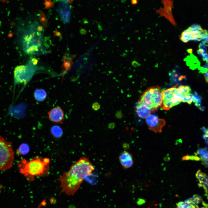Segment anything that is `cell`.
I'll list each match as a JSON object with an SVG mask.
<instances>
[{
  "instance_id": "1",
  "label": "cell",
  "mask_w": 208,
  "mask_h": 208,
  "mask_svg": "<svg viewBox=\"0 0 208 208\" xmlns=\"http://www.w3.org/2000/svg\"><path fill=\"white\" fill-rule=\"evenodd\" d=\"M94 168L86 157H81L73 164L68 171L64 172L58 179L60 181L62 191L68 196L73 195L86 177L90 175Z\"/></svg>"
},
{
  "instance_id": "2",
  "label": "cell",
  "mask_w": 208,
  "mask_h": 208,
  "mask_svg": "<svg viewBox=\"0 0 208 208\" xmlns=\"http://www.w3.org/2000/svg\"><path fill=\"white\" fill-rule=\"evenodd\" d=\"M25 30L22 43L25 52L29 55H40L48 53L45 48L43 38V29L41 26H31Z\"/></svg>"
},
{
  "instance_id": "3",
  "label": "cell",
  "mask_w": 208,
  "mask_h": 208,
  "mask_svg": "<svg viewBox=\"0 0 208 208\" xmlns=\"http://www.w3.org/2000/svg\"><path fill=\"white\" fill-rule=\"evenodd\" d=\"M50 162L48 158L37 156L29 161L25 159L21 160L18 166L20 173L30 182L35 180L36 177H42L49 173Z\"/></svg>"
},
{
  "instance_id": "4",
  "label": "cell",
  "mask_w": 208,
  "mask_h": 208,
  "mask_svg": "<svg viewBox=\"0 0 208 208\" xmlns=\"http://www.w3.org/2000/svg\"><path fill=\"white\" fill-rule=\"evenodd\" d=\"M139 101L147 106L152 112L157 111L162 103V91L157 86L151 87L142 94Z\"/></svg>"
},
{
  "instance_id": "5",
  "label": "cell",
  "mask_w": 208,
  "mask_h": 208,
  "mask_svg": "<svg viewBox=\"0 0 208 208\" xmlns=\"http://www.w3.org/2000/svg\"><path fill=\"white\" fill-rule=\"evenodd\" d=\"M14 158V153L11 143L0 136V171L11 168Z\"/></svg>"
},
{
  "instance_id": "6",
  "label": "cell",
  "mask_w": 208,
  "mask_h": 208,
  "mask_svg": "<svg viewBox=\"0 0 208 208\" xmlns=\"http://www.w3.org/2000/svg\"><path fill=\"white\" fill-rule=\"evenodd\" d=\"M39 69L33 63L31 60L26 65L17 67L14 73V85L26 84Z\"/></svg>"
},
{
  "instance_id": "7",
  "label": "cell",
  "mask_w": 208,
  "mask_h": 208,
  "mask_svg": "<svg viewBox=\"0 0 208 208\" xmlns=\"http://www.w3.org/2000/svg\"><path fill=\"white\" fill-rule=\"evenodd\" d=\"M181 102L182 100L177 86L162 91V103L161 108L168 110Z\"/></svg>"
},
{
  "instance_id": "8",
  "label": "cell",
  "mask_w": 208,
  "mask_h": 208,
  "mask_svg": "<svg viewBox=\"0 0 208 208\" xmlns=\"http://www.w3.org/2000/svg\"><path fill=\"white\" fill-rule=\"evenodd\" d=\"M204 30L198 25L194 24L182 32L180 39L185 43L191 40L200 41L202 39Z\"/></svg>"
},
{
  "instance_id": "9",
  "label": "cell",
  "mask_w": 208,
  "mask_h": 208,
  "mask_svg": "<svg viewBox=\"0 0 208 208\" xmlns=\"http://www.w3.org/2000/svg\"><path fill=\"white\" fill-rule=\"evenodd\" d=\"M146 123L149 129L155 133H160L166 124L164 119L159 118L153 114H150L146 118Z\"/></svg>"
},
{
  "instance_id": "10",
  "label": "cell",
  "mask_w": 208,
  "mask_h": 208,
  "mask_svg": "<svg viewBox=\"0 0 208 208\" xmlns=\"http://www.w3.org/2000/svg\"><path fill=\"white\" fill-rule=\"evenodd\" d=\"M49 119L55 124H62L65 119L64 113L61 108L55 107L51 109L47 113Z\"/></svg>"
},
{
  "instance_id": "11",
  "label": "cell",
  "mask_w": 208,
  "mask_h": 208,
  "mask_svg": "<svg viewBox=\"0 0 208 208\" xmlns=\"http://www.w3.org/2000/svg\"><path fill=\"white\" fill-rule=\"evenodd\" d=\"M119 159L123 168L128 169L133 165V157L131 153L127 151H124L119 155Z\"/></svg>"
},
{
  "instance_id": "12",
  "label": "cell",
  "mask_w": 208,
  "mask_h": 208,
  "mask_svg": "<svg viewBox=\"0 0 208 208\" xmlns=\"http://www.w3.org/2000/svg\"><path fill=\"white\" fill-rule=\"evenodd\" d=\"M136 109L138 116L144 119L146 118L151 112V109L147 106L139 101L137 103Z\"/></svg>"
},
{
  "instance_id": "13",
  "label": "cell",
  "mask_w": 208,
  "mask_h": 208,
  "mask_svg": "<svg viewBox=\"0 0 208 208\" xmlns=\"http://www.w3.org/2000/svg\"><path fill=\"white\" fill-rule=\"evenodd\" d=\"M47 96L46 91L42 88L37 89L34 93L35 99L38 102L44 101L46 98Z\"/></svg>"
},
{
  "instance_id": "14",
  "label": "cell",
  "mask_w": 208,
  "mask_h": 208,
  "mask_svg": "<svg viewBox=\"0 0 208 208\" xmlns=\"http://www.w3.org/2000/svg\"><path fill=\"white\" fill-rule=\"evenodd\" d=\"M51 132L52 135L56 138L60 137L63 133L62 129L57 125H54L51 127Z\"/></svg>"
},
{
  "instance_id": "15",
  "label": "cell",
  "mask_w": 208,
  "mask_h": 208,
  "mask_svg": "<svg viewBox=\"0 0 208 208\" xmlns=\"http://www.w3.org/2000/svg\"><path fill=\"white\" fill-rule=\"evenodd\" d=\"M29 149V147L27 144L23 143L21 144L19 148L16 150V154L18 155H25L28 153Z\"/></svg>"
},
{
  "instance_id": "16",
  "label": "cell",
  "mask_w": 208,
  "mask_h": 208,
  "mask_svg": "<svg viewBox=\"0 0 208 208\" xmlns=\"http://www.w3.org/2000/svg\"><path fill=\"white\" fill-rule=\"evenodd\" d=\"M177 208H191V204H187L184 202L181 201L177 203Z\"/></svg>"
},
{
  "instance_id": "17",
  "label": "cell",
  "mask_w": 208,
  "mask_h": 208,
  "mask_svg": "<svg viewBox=\"0 0 208 208\" xmlns=\"http://www.w3.org/2000/svg\"><path fill=\"white\" fill-rule=\"evenodd\" d=\"M193 202L196 205L200 203L202 201L201 196L198 195H195L191 198Z\"/></svg>"
},
{
  "instance_id": "18",
  "label": "cell",
  "mask_w": 208,
  "mask_h": 208,
  "mask_svg": "<svg viewBox=\"0 0 208 208\" xmlns=\"http://www.w3.org/2000/svg\"><path fill=\"white\" fill-rule=\"evenodd\" d=\"M100 104L97 102H95L94 103L92 106V109L95 111H97L100 108Z\"/></svg>"
},
{
  "instance_id": "19",
  "label": "cell",
  "mask_w": 208,
  "mask_h": 208,
  "mask_svg": "<svg viewBox=\"0 0 208 208\" xmlns=\"http://www.w3.org/2000/svg\"><path fill=\"white\" fill-rule=\"evenodd\" d=\"M204 173L202 172L200 170H198L196 174V178L199 180L203 176Z\"/></svg>"
},
{
  "instance_id": "20",
  "label": "cell",
  "mask_w": 208,
  "mask_h": 208,
  "mask_svg": "<svg viewBox=\"0 0 208 208\" xmlns=\"http://www.w3.org/2000/svg\"><path fill=\"white\" fill-rule=\"evenodd\" d=\"M189 160H194L196 161H199L201 160L200 158L196 155H189Z\"/></svg>"
},
{
  "instance_id": "21",
  "label": "cell",
  "mask_w": 208,
  "mask_h": 208,
  "mask_svg": "<svg viewBox=\"0 0 208 208\" xmlns=\"http://www.w3.org/2000/svg\"><path fill=\"white\" fill-rule=\"evenodd\" d=\"M116 116L117 118L120 119L122 117V114L120 111H118L116 114Z\"/></svg>"
},
{
  "instance_id": "22",
  "label": "cell",
  "mask_w": 208,
  "mask_h": 208,
  "mask_svg": "<svg viewBox=\"0 0 208 208\" xmlns=\"http://www.w3.org/2000/svg\"><path fill=\"white\" fill-rule=\"evenodd\" d=\"M204 77L206 81L208 83V71L204 74Z\"/></svg>"
},
{
  "instance_id": "23",
  "label": "cell",
  "mask_w": 208,
  "mask_h": 208,
  "mask_svg": "<svg viewBox=\"0 0 208 208\" xmlns=\"http://www.w3.org/2000/svg\"><path fill=\"white\" fill-rule=\"evenodd\" d=\"M145 200L143 199H139L138 202V205H142L143 203H145Z\"/></svg>"
},
{
  "instance_id": "24",
  "label": "cell",
  "mask_w": 208,
  "mask_h": 208,
  "mask_svg": "<svg viewBox=\"0 0 208 208\" xmlns=\"http://www.w3.org/2000/svg\"><path fill=\"white\" fill-rule=\"evenodd\" d=\"M132 65L135 67H137L138 66L139 64L135 61H133L132 62Z\"/></svg>"
},
{
  "instance_id": "25",
  "label": "cell",
  "mask_w": 208,
  "mask_h": 208,
  "mask_svg": "<svg viewBox=\"0 0 208 208\" xmlns=\"http://www.w3.org/2000/svg\"><path fill=\"white\" fill-rule=\"evenodd\" d=\"M115 124L114 122H112L110 123L109 125V127H113L115 126Z\"/></svg>"
},
{
  "instance_id": "26",
  "label": "cell",
  "mask_w": 208,
  "mask_h": 208,
  "mask_svg": "<svg viewBox=\"0 0 208 208\" xmlns=\"http://www.w3.org/2000/svg\"><path fill=\"white\" fill-rule=\"evenodd\" d=\"M67 1L70 3L72 2L74 0H66Z\"/></svg>"
},
{
  "instance_id": "27",
  "label": "cell",
  "mask_w": 208,
  "mask_h": 208,
  "mask_svg": "<svg viewBox=\"0 0 208 208\" xmlns=\"http://www.w3.org/2000/svg\"><path fill=\"white\" fill-rule=\"evenodd\" d=\"M205 135H208V129H207V133H206L205 134Z\"/></svg>"
},
{
  "instance_id": "28",
  "label": "cell",
  "mask_w": 208,
  "mask_h": 208,
  "mask_svg": "<svg viewBox=\"0 0 208 208\" xmlns=\"http://www.w3.org/2000/svg\"><path fill=\"white\" fill-rule=\"evenodd\" d=\"M2 185L0 184V191H1V189L2 187Z\"/></svg>"
},
{
  "instance_id": "29",
  "label": "cell",
  "mask_w": 208,
  "mask_h": 208,
  "mask_svg": "<svg viewBox=\"0 0 208 208\" xmlns=\"http://www.w3.org/2000/svg\"><path fill=\"white\" fill-rule=\"evenodd\" d=\"M0 0L3 2H5L8 0Z\"/></svg>"
}]
</instances>
